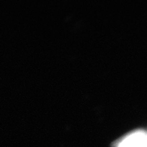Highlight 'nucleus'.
Instances as JSON below:
<instances>
[{"mask_svg": "<svg viewBox=\"0 0 147 147\" xmlns=\"http://www.w3.org/2000/svg\"><path fill=\"white\" fill-rule=\"evenodd\" d=\"M115 147H147V132L132 131L117 141Z\"/></svg>", "mask_w": 147, "mask_h": 147, "instance_id": "nucleus-1", "label": "nucleus"}]
</instances>
